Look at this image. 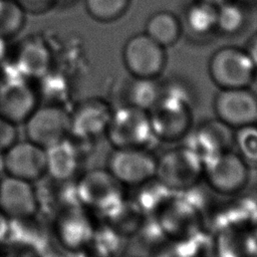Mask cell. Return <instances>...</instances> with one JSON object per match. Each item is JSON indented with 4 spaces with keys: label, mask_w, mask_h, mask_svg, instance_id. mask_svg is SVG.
<instances>
[{
    "label": "cell",
    "mask_w": 257,
    "mask_h": 257,
    "mask_svg": "<svg viewBox=\"0 0 257 257\" xmlns=\"http://www.w3.org/2000/svg\"><path fill=\"white\" fill-rule=\"evenodd\" d=\"M9 229V219L0 211V246L6 242Z\"/></svg>",
    "instance_id": "b9f144b4"
},
{
    "label": "cell",
    "mask_w": 257,
    "mask_h": 257,
    "mask_svg": "<svg viewBox=\"0 0 257 257\" xmlns=\"http://www.w3.org/2000/svg\"><path fill=\"white\" fill-rule=\"evenodd\" d=\"M84 142L71 137L46 150V175L60 180H75L85 155Z\"/></svg>",
    "instance_id": "ffe728a7"
},
{
    "label": "cell",
    "mask_w": 257,
    "mask_h": 257,
    "mask_svg": "<svg viewBox=\"0 0 257 257\" xmlns=\"http://www.w3.org/2000/svg\"><path fill=\"white\" fill-rule=\"evenodd\" d=\"M249 168L237 152L229 150L204 163L203 179L213 192L232 196L246 188L250 177Z\"/></svg>",
    "instance_id": "5b68a950"
},
{
    "label": "cell",
    "mask_w": 257,
    "mask_h": 257,
    "mask_svg": "<svg viewBox=\"0 0 257 257\" xmlns=\"http://www.w3.org/2000/svg\"><path fill=\"white\" fill-rule=\"evenodd\" d=\"M183 34L196 40H206L217 34V7L192 0L183 10L181 18Z\"/></svg>",
    "instance_id": "44dd1931"
},
{
    "label": "cell",
    "mask_w": 257,
    "mask_h": 257,
    "mask_svg": "<svg viewBox=\"0 0 257 257\" xmlns=\"http://www.w3.org/2000/svg\"><path fill=\"white\" fill-rule=\"evenodd\" d=\"M237 1L243 3V4L247 5V6H250V5H253V4L257 3V0H237Z\"/></svg>",
    "instance_id": "bcb514c9"
},
{
    "label": "cell",
    "mask_w": 257,
    "mask_h": 257,
    "mask_svg": "<svg viewBox=\"0 0 257 257\" xmlns=\"http://www.w3.org/2000/svg\"><path fill=\"white\" fill-rule=\"evenodd\" d=\"M208 74L219 89L251 87L257 81V68L244 47L225 45L208 60Z\"/></svg>",
    "instance_id": "3957f363"
},
{
    "label": "cell",
    "mask_w": 257,
    "mask_h": 257,
    "mask_svg": "<svg viewBox=\"0 0 257 257\" xmlns=\"http://www.w3.org/2000/svg\"><path fill=\"white\" fill-rule=\"evenodd\" d=\"M153 257H192L180 242H169L154 252Z\"/></svg>",
    "instance_id": "74e56055"
},
{
    "label": "cell",
    "mask_w": 257,
    "mask_h": 257,
    "mask_svg": "<svg viewBox=\"0 0 257 257\" xmlns=\"http://www.w3.org/2000/svg\"><path fill=\"white\" fill-rule=\"evenodd\" d=\"M244 48L247 51L248 55L250 56L252 62L254 63V65L257 68V32L252 34L248 38Z\"/></svg>",
    "instance_id": "ab89813d"
},
{
    "label": "cell",
    "mask_w": 257,
    "mask_h": 257,
    "mask_svg": "<svg viewBox=\"0 0 257 257\" xmlns=\"http://www.w3.org/2000/svg\"><path fill=\"white\" fill-rule=\"evenodd\" d=\"M130 240L101 220L95 223L91 243L109 257H120L126 251Z\"/></svg>",
    "instance_id": "83f0119b"
},
{
    "label": "cell",
    "mask_w": 257,
    "mask_h": 257,
    "mask_svg": "<svg viewBox=\"0 0 257 257\" xmlns=\"http://www.w3.org/2000/svg\"><path fill=\"white\" fill-rule=\"evenodd\" d=\"M72 1H74V0H59V4H60V3H63V4H67V3H69V2H72Z\"/></svg>",
    "instance_id": "7dc6e473"
},
{
    "label": "cell",
    "mask_w": 257,
    "mask_h": 257,
    "mask_svg": "<svg viewBox=\"0 0 257 257\" xmlns=\"http://www.w3.org/2000/svg\"><path fill=\"white\" fill-rule=\"evenodd\" d=\"M49 231L39 214L9 220L8 235L5 243H11L39 252L51 239Z\"/></svg>",
    "instance_id": "7402d4cb"
},
{
    "label": "cell",
    "mask_w": 257,
    "mask_h": 257,
    "mask_svg": "<svg viewBox=\"0 0 257 257\" xmlns=\"http://www.w3.org/2000/svg\"><path fill=\"white\" fill-rule=\"evenodd\" d=\"M132 238L137 239L142 248L152 250L153 253L165 244L171 242L156 216H145L139 229Z\"/></svg>",
    "instance_id": "1f68e13d"
},
{
    "label": "cell",
    "mask_w": 257,
    "mask_h": 257,
    "mask_svg": "<svg viewBox=\"0 0 257 257\" xmlns=\"http://www.w3.org/2000/svg\"><path fill=\"white\" fill-rule=\"evenodd\" d=\"M161 97L182 102L192 108L197 103V91L189 79L184 78L183 76L174 75L164 81H161Z\"/></svg>",
    "instance_id": "d6a6232c"
},
{
    "label": "cell",
    "mask_w": 257,
    "mask_h": 257,
    "mask_svg": "<svg viewBox=\"0 0 257 257\" xmlns=\"http://www.w3.org/2000/svg\"><path fill=\"white\" fill-rule=\"evenodd\" d=\"M192 109L182 102L161 97L158 103L149 110L156 140L175 143L185 139L192 130Z\"/></svg>",
    "instance_id": "30bf717a"
},
{
    "label": "cell",
    "mask_w": 257,
    "mask_h": 257,
    "mask_svg": "<svg viewBox=\"0 0 257 257\" xmlns=\"http://www.w3.org/2000/svg\"><path fill=\"white\" fill-rule=\"evenodd\" d=\"M198 1H202V2H205V3H208L210 5H213L215 7H218L219 5H221L222 3H224L225 1L227 0H198Z\"/></svg>",
    "instance_id": "ee69618b"
},
{
    "label": "cell",
    "mask_w": 257,
    "mask_h": 257,
    "mask_svg": "<svg viewBox=\"0 0 257 257\" xmlns=\"http://www.w3.org/2000/svg\"><path fill=\"white\" fill-rule=\"evenodd\" d=\"M157 157L149 149H113L106 170L123 186L137 187L155 178Z\"/></svg>",
    "instance_id": "9c48e42d"
},
{
    "label": "cell",
    "mask_w": 257,
    "mask_h": 257,
    "mask_svg": "<svg viewBox=\"0 0 257 257\" xmlns=\"http://www.w3.org/2000/svg\"><path fill=\"white\" fill-rule=\"evenodd\" d=\"M40 104L36 87L23 77L0 82V115L9 121L23 124Z\"/></svg>",
    "instance_id": "5bb4252c"
},
{
    "label": "cell",
    "mask_w": 257,
    "mask_h": 257,
    "mask_svg": "<svg viewBox=\"0 0 257 257\" xmlns=\"http://www.w3.org/2000/svg\"><path fill=\"white\" fill-rule=\"evenodd\" d=\"M39 81L40 86L36 87V90L40 102L66 106L70 97V89L69 84L60 74L53 73L51 69Z\"/></svg>",
    "instance_id": "f1b7e54d"
},
{
    "label": "cell",
    "mask_w": 257,
    "mask_h": 257,
    "mask_svg": "<svg viewBox=\"0 0 257 257\" xmlns=\"http://www.w3.org/2000/svg\"><path fill=\"white\" fill-rule=\"evenodd\" d=\"M255 232H256V237H257V223L255 224Z\"/></svg>",
    "instance_id": "c3c4849f"
},
{
    "label": "cell",
    "mask_w": 257,
    "mask_h": 257,
    "mask_svg": "<svg viewBox=\"0 0 257 257\" xmlns=\"http://www.w3.org/2000/svg\"><path fill=\"white\" fill-rule=\"evenodd\" d=\"M104 137L113 149H149L156 140L149 111L131 105L113 108Z\"/></svg>",
    "instance_id": "277c9868"
},
{
    "label": "cell",
    "mask_w": 257,
    "mask_h": 257,
    "mask_svg": "<svg viewBox=\"0 0 257 257\" xmlns=\"http://www.w3.org/2000/svg\"><path fill=\"white\" fill-rule=\"evenodd\" d=\"M26 13L15 0H0V37L16 36L25 24Z\"/></svg>",
    "instance_id": "f546056e"
},
{
    "label": "cell",
    "mask_w": 257,
    "mask_h": 257,
    "mask_svg": "<svg viewBox=\"0 0 257 257\" xmlns=\"http://www.w3.org/2000/svg\"><path fill=\"white\" fill-rule=\"evenodd\" d=\"M234 146L238 155L249 165L257 167V124H249L234 132Z\"/></svg>",
    "instance_id": "836d02e7"
},
{
    "label": "cell",
    "mask_w": 257,
    "mask_h": 257,
    "mask_svg": "<svg viewBox=\"0 0 257 257\" xmlns=\"http://www.w3.org/2000/svg\"><path fill=\"white\" fill-rule=\"evenodd\" d=\"M156 218L171 242H182L200 231L201 215L183 198L173 196Z\"/></svg>",
    "instance_id": "2e32d148"
},
{
    "label": "cell",
    "mask_w": 257,
    "mask_h": 257,
    "mask_svg": "<svg viewBox=\"0 0 257 257\" xmlns=\"http://www.w3.org/2000/svg\"><path fill=\"white\" fill-rule=\"evenodd\" d=\"M26 14L41 15L52 10L59 0H15Z\"/></svg>",
    "instance_id": "d590c367"
},
{
    "label": "cell",
    "mask_w": 257,
    "mask_h": 257,
    "mask_svg": "<svg viewBox=\"0 0 257 257\" xmlns=\"http://www.w3.org/2000/svg\"><path fill=\"white\" fill-rule=\"evenodd\" d=\"M75 180H60L46 175L34 183L38 214H43L52 220L55 216L80 206Z\"/></svg>",
    "instance_id": "9a60e30c"
},
{
    "label": "cell",
    "mask_w": 257,
    "mask_h": 257,
    "mask_svg": "<svg viewBox=\"0 0 257 257\" xmlns=\"http://www.w3.org/2000/svg\"><path fill=\"white\" fill-rule=\"evenodd\" d=\"M0 257H39L38 252L11 243L0 246Z\"/></svg>",
    "instance_id": "f35d334b"
},
{
    "label": "cell",
    "mask_w": 257,
    "mask_h": 257,
    "mask_svg": "<svg viewBox=\"0 0 257 257\" xmlns=\"http://www.w3.org/2000/svg\"><path fill=\"white\" fill-rule=\"evenodd\" d=\"M7 40L0 37V62H4L7 55Z\"/></svg>",
    "instance_id": "7bdbcfd3"
},
{
    "label": "cell",
    "mask_w": 257,
    "mask_h": 257,
    "mask_svg": "<svg viewBox=\"0 0 257 257\" xmlns=\"http://www.w3.org/2000/svg\"><path fill=\"white\" fill-rule=\"evenodd\" d=\"M52 237L65 248L77 252L92 241L93 216L81 206L73 207L52 220Z\"/></svg>",
    "instance_id": "7c38bea8"
},
{
    "label": "cell",
    "mask_w": 257,
    "mask_h": 257,
    "mask_svg": "<svg viewBox=\"0 0 257 257\" xmlns=\"http://www.w3.org/2000/svg\"><path fill=\"white\" fill-rule=\"evenodd\" d=\"M213 109L216 118L233 130L256 123L257 94L250 87L219 89Z\"/></svg>",
    "instance_id": "8fae6325"
},
{
    "label": "cell",
    "mask_w": 257,
    "mask_h": 257,
    "mask_svg": "<svg viewBox=\"0 0 257 257\" xmlns=\"http://www.w3.org/2000/svg\"><path fill=\"white\" fill-rule=\"evenodd\" d=\"M4 174L30 183L46 176V150L28 141H17L4 152Z\"/></svg>",
    "instance_id": "4fadbf2b"
},
{
    "label": "cell",
    "mask_w": 257,
    "mask_h": 257,
    "mask_svg": "<svg viewBox=\"0 0 257 257\" xmlns=\"http://www.w3.org/2000/svg\"><path fill=\"white\" fill-rule=\"evenodd\" d=\"M112 111L110 103L100 97L79 100L69 109V137L88 144L104 137Z\"/></svg>",
    "instance_id": "ba28073f"
},
{
    "label": "cell",
    "mask_w": 257,
    "mask_h": 257,
    "mask_svg": "<svg viewBox=\"0 0 257 257\" xmlns=\"http://www.w3.org/2000/svg\"><path fill=\"white\" fill-rule=\"evenodd\" d=\"M256 124H257V121H256Z\"/></svg>",
    "instance_id": "681fc988"
},
{
    "label": "cell",
    "mask_w": 257,
    "mask_h": 257,
    "mask_svg": "<svg viewBox=\"0 0 257 257\" xmlns=\"http://www.w3.org/2000/svg\"><path fill=\"white\" fill-rule=\"evenodd\" d=\"M76 257H109L97 247H95L92 243H90L85 248L77 251L75 253Z\"/></svg>",
    "instance_id": "60d3db41"
},
{
    "label": "cell",
    "mask_w": 257,
    "mask_h": 257,
    "mask_svg": "<svg viewBox=\"0 0 257 257\" xmlns=\"http://www.w3.org/2000/svg\"><path fill=\"white\" fill-rule=\"evenodd\" d=\"M5 164H4V153L0 152V175L4 174Z\"/></svg>",
    "instance_id": "f6af8a7d"
},
{
    "label": "cell",
    "mask_w": 257,
    "mask_h": 257,
    "mask_svg": "<svg viewBox=\"0 0 257 257\" xmlns=\"http://www.w3.org/2000/svg\"><path fill=\"white\" fill-rule=\"evenodd\" d=\"M26 140L47 150L70 136V114L66 106L42 103L23 123Z\"/></svg>",
    "instance_id": "8992f818"
},
{
    "label": "cell",
    "mask_w": 257,
    "mask_h": 257,
    "mask_svg": "<svg viewBox=\"0 0 257 257\" xmlns=\"http://www.w3.org/2000/svg\"><path fill=\"white\" fill-rule=\"evenodd\" d=\"M79 205L100 220L107 217L125 198L123 187L106 169L81 173L75 180Z\"/></svg>",
    "instance_id": "6da1fadb"
},
{
    "label": "cell",
    "mask_w": 257,
    "mask_h": 257,
    "mask_svg": "<svg viewBox=\"0 0 257 257\" xmlns=\"http://www.w3.org/2000/svg\"><path fill=\"white\" fill-rule=\"evenodd\" d=\"M162 85L159 78L133 77L125 85L119 105L151 110L160 100Z\"/></svg>",
    "instance_id": "cb8c5ba5"
},
{
    "label": "cell",
    "mask_w": 257,
    "mask_h": 257,
    "mask_svg": "<svg viewBox=\"0 0 257 257\" xmlns=\"http://www.w3.org/2000/svg\"><path fill=\"white\" fill-rule=\"evenodd\" d=\"M232 127L220 121L218 118L202 122L195 131L187 135V147L195 151L204 161L216 155L231 150L234 146V133Z\"/></svg>",
    "instance_id": "d6986e66"
},
{
    "label": "cell",
    "mask_w": 257,
    "mask_h": 257,
    "mask_svg": "<svg viewBox=\"0 0 257 257\" xmlns=\"http://www.w3.org/2000/svg\"><path fill=\"white\" fill-rule=\"evenodd\" d=\"M134 188V196L130 199L137 205L144 216H156L174 196V192L156 178Z\"/></svg>",
    "instance_id": "d4e9b609"
},
{
    "label": "cell",
    "mask_w": 257,
    "mask_h": 257,
    "mask_svg": "<svg viewBox=\"0 0 257 257\" xmlns=\"http://www.w3.org/2000/svg\"><path fill=\"white\" fill-rule=\"evenodd\" d=\"M145 33L163 47H171L183 35L181 18L169 10L157 11L147 19Z\"/></svg>",
    "instance_id": "603a6c76"
},
{
    "label": "cell",
    "mask_w": 257,
    "mask_h": 257,
    "mask_svg": "<svg viewBox=\"0 0 257 257\" xmlns=\"http://www.w3.org/2000/svg\"><path fill=\"white\" fill-rule=\"evenodd\" d=\"M203 175L204 161L186 145L169 149L157 157L155 178L174 193L200 184Z\"/></svg>",
    "instance_id": "7a4b0ae2"
},
{
    "label": "cell",
    "mask_w": 257,
    "mask_h": 257,
    "mask_svg": "<svg viewBox=\"0 0 257 257\" xmlns=\"http://www.w3.org/2000/svg\"><path fill=\"white\" fill-rule=\"evenodd\" d=\"M13 63L22 77L39 80L52 69L53 55L43 38L28 36L18 43Z\"/></svg>",
    "instance_id": "ac0fdd59"
},
{
    "label": "cell",
    "mask_w": 257,
    "mask_h": 257,
    "mask_svg": "<svg viewBox=\"0 0 257 257\" xmlns=\"http://www.w3.org/2000/svg\"><path fill=\"white\" fill-rule=\"evenodd\" d=\"M249 24L248 6L227 0L217 7V34L233 37L241 34Z\"/></svg>",
    "instance_id": "484cf974"
},
{
    "label": "cell",
    "mask_w": 257,
    "mask_h": 257,
    "mask_svg": "<svg viewBox=\"0 0 257 257\" xmlns=\"http://www.w3.org/2000/svg\"><path fill=\"white\" fill-rule=\"evenodd\" d=\"M132 0H84L88 15L102 23L120 18L128 9Z\"/></svg>",
    "instance_id": "4dcf8cb0"
},
{
    "label": "cell",
    "mask_w": 257,
    "mask_h": 257,
    "mask_svg": "<svg viewBox=\"0 0 257 257\" xmlns=\"http://www.w3.org/2000/svg\"><path fill=\"white\" fill-rule=\"evenodd\" d=\"M122 61L133 77L159 78L167 65L166 48L145 32L137 33L125 41Z\"/></svg>",
    "instance_id": "52a82bcc"
},
{
    "label": "cell",
    "mask_w": 257,
    "mask_h": 257,
    "mask_svg": "<svg viewBox=\"0 0 257 257\" xmlns=\"http://www.w3.org/2000/svg\"><path fill=\"white\" fill-rule=\"evenodd\" d=\"M145 216L130 199L125 198L107 217L102 221L109 224L117 232L132 239L139 229Z\"/></svg>",
    "instance_id": "4316f807"
},
{
    "label": "cell",
    "mask_w": 257,
    "mask_h": 257,
    "mask_svg": "<svg viewBox=\"0 0 257 257\" xmlns=\"http://www.w3.org/2000/svg\"><path fill=\"white\" fill-rule=\"evenodd\" d=\"M18 141V125L0 115V152H6Z\"/></svg>",
    "instance_id": "e575fe53"
},
{
    "label": "cell",
    "mask_w": 257,
    "mask_h": 257,
    "mask_svg": "<svg viewBox=\"0 0 257 257\" xmlns=\"http://www.w3.org/2000/svg\"><path fill=\"white\" fill-rule=\"evenodd\" d=\"M39 257H76L75 252L62 246L53 237L48 243L38 252Z\"/></svg>",
    "instance_id": "8d00e7d4"
},
{
    "label": "cell",
    "mask_w": 257,
    "mask_h": 257,
    "mask_svg": "<svg viewBox=\"0 0 257 257\" xmlns=\"http://www.w3.org/2000/svg\"><path fill=\"white\" fill-rule=\"evenodd\" d=\"M0 211L9 220L37 215L38 205L34 184L7 175L1 178Z\"/></svg>",
    "instance_id": "e0dca14e"
}]
</instances>
